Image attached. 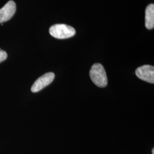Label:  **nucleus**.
Returning a JSON list of instances; mask_svg holds the SVG:
<instances>
[{
    "instance_id": "nucleus-1",
    "label": "nucleus",
    "mask_w": 154,
    "mask_h": 154,
    "mask_svg": "<svg viewBox=\"0 0 154 154\" xmlns=\"http://www.w3.org/2000/svg\"><path fill=\"white\" fill-rule=\"evenodd\" d=\"M90 77L93 82L99 88L107 85V77L104 67L100 63H95L90 70Z\"/></svg>"
},
{
    "instance_id": "nucleus-2",
    "label": "nucleus",
    "mask_w": 154,
    "mask_h": 154,
    "mask_svg": "<svg viewBox=\"0 0 154 154\" xmlns=\"http://www.w3.org/2000/svg\"><path fill=\"white\" fill-rule=\"evenodd\" d=\"M51 36L57 39L69 38L75 34V29L66 24H55L49 29Z\"/></svg>"
},
{
    "instance_id": "nucleus-3",
    "label": "nucleus",
    "mask_w": 154,
    "mask_h": 154,
    "mask_svg": "<svg viewBox=\"0 0 154 154\" xmlns=\"http://www.w3.org/2000/svg\"><path fill=\"white\" fill-rule=\"evenodd\" d=\"M55 78V74L53 72H50L44 74L38 78L35 82L33 83L31 90L33 93H37L49 85Z\"/></svg>"
},
{
    "instance_id": "nucleus-4",
    "label": "nucleus",
    "mask_w": 154,
    "mask_h": 154,
    "mask_svg": "<svg viewBox=\"0 0 154 154\" xmlns=\"http://www.w3.org/2000/svg\"><path fill=\"white\" fill-rule=\"evenodd\" d=\"M135 74L138 78L150 83H154V67L145 65L139 67L135 70Z\"/></svg>"
},
{
    "instance_id": "nucleus-5",
    "label": "nucleus",
    "mask_w": 154,
    "mask_h": 154,
    "mask_svg": "<svg viewBox=\"0 0 154 154\" xmlns=\"http://www.w3.org/2000/svg\"><path fill=\"white\" fill-rule=\"evenodd\" d=\"M16 5L13 1H9L3 8L0 9V23L11 20L15 14Z\"/></svg>"
},
{
    "instance_id": "nucleus-6",
    "label": "nucleus",
    "mask_w": 154,
    "mask_h": 154,
    "mask_svg": "<svg viewBox=\"0 0 154 154\" xmlns=\"http://www.w3.org/2000/svg\"><path fill=\"white\" fill-rule=\"evenodd\" d=\"M145 25L147 29L151 30L154 27V5L151 4L146 9Z\"/></svg>"
},
{
    "instance_id": "nucleus-7",
    "label": "nucleus",
    "mask_w": 154,
    "mask_h": 154,
    "mask_svg": "<svg viewBox=\"0 0 154 154\" xmlns=\"http://www.w3.org/2000/svg\"><path fill=\"white\" fill-rule=\"evenodd\" d=\"M7 57H8V54L4 50H0V63L5 61L7 58Z\"/></svg>"
},
{
    "instance_id": "nucleus-8",
    "label": "nucleus",
    "mask_w": 154,
    "mask_h": 154,
    "mask_svg": "<svg viewBox=\"0 0 154 154\" xmlns=\"http://www.w3.org/2000/svg\"><path fill=\"white\" fill-rule=\"evenodd\" d=\"M152 154H154V149H152Z\"/></svg>"
}]
</instances>
